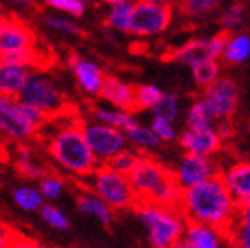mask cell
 I'll use <instances>...</instances> for the list:
<instances>
[{
	"instance_id": "52a82bcc",
	"label": "cell",
	"mask_w": 250,
	"mask_h": 248,
	"mask_svg": "<svg viewBox=\"0 0 250 248\" xmlns=\"http://www.w3.org/2000/svg\"><path fill=\"white\" fill-rule=\"evenodd\" d=\"M18 100L41 110L48 119L59 117L67 112V100L61 87L50 75L43 71H34L20 91Z\"/></svg>"
},
{
	"instance_id": "e575fe53",
	"label": "cell",
	"mask_w": 250,
	"mask_h": 248,
	"mask_svg": "<svg viewBox=\"0 0 250 248\" xmlns=\"http://www.w3.org/2000/svg\"><path fill=\"white\" fill-rule=\"evenodd\" d=\"M39 215H41V220H43L44 224L48 225V227H52V229H55V230L69 229V218H67L66 213H64L61 207H57L55 204L46 202V204L39 209Z\"/></svg>"
},
{
	"instance_id": "7a4b0ae2",
	"label": "cell",
	"mask_w": 250,
	"mask_h": 248,
	"mask_svg": "<svg viewBox=\"0 0 250 248\" xmlns=\"http://www.w3.org/2000/svg\"><path fill=\"white\" fill-rule=\"evenodd\" d=\"M179 211L187 222L211 225L226 232L238 211V202L227 190L222 176H213L181 193Z\"/></svg>"
},
{
	"instance_id": "8992f818",
	"label": "cell",
	"mask_w": 250,
	"mask_h": 248,
	"mask_svg": "<svg viewBox=\"0 0 250 248\" xmlns=\"http://www.w3.org/2000/svg\"><path fill=\"white\" fill-rule=\"evenodd\" d=\"M85 181L87 188L101 197L114 211L133 209L139 204V197L130 177L123 172L114 170L106 163H101Z\"/></svg>"
},
{
	"instance_id": "7c38bea8",
	"label": "cell",
	"mask_w": 250,
	"mask_h": 248,
	"mask_svg": "<svg viewBox=\"0 0 250 248\" xmlns=\"http://www.w3.org/2000/svg\"><path fill=\"white\" fill-rule=\"evenodd\" d=\"M226 36L227 34H217L211 38H199L187 41L185 44L178 46L176 50L168 53V59L178 64H185V66L192 67L193 64H197L201 61H208V59H222V52H224V44H226Z\"/></svg>"
},
{
	"instance_id": "7dc6e473",
	"label": "cell",
	"mask_w": 250,
	"mask_h": 248,
	"mask_svg": "<svg viewBox=\"0 0 250 248\" xmlns=\"http://www.w3.org/2000/svg\"><path fill=\"white\" fill-rule=\"evenodd\" d=\"M227 248H240V247H236V245H232V243H227Z\"/></svg>"
},
{
	"instance_id": "ab89813d",
	"label": "cell",
	"mask_w": 250,
	"mask_h": 248,
	"mask_svg": "<svg viewBox=\"0 0 250 248\" xmlns=\"http://www.w3.org/2000/svg\"><path fill=\"white\" fill-rule=\"evenodd\" d=\"M7 248H43V245H39L38 241H34L29 236L15 232V236H13V239H11V243Z\"/></svg>"
},
{
	"instance_id": "44dd1931",
	"label": "cell",
	"mask_w": 250,
	"mask_h": 248,
	"mask_svg": "<svg viewBox=\"0 0 250 248\" xmlns=\"http://www.w3.org/2000/svg\"><path fill=\"white\" fill-rule=\"evenodd\" d=\"M15 167L18 174L25 179H41L44 174H48L46 163L38 156L30 145H20L15 156Z\"/></svg>"
},
{
	"instance_id": "7402d4cb",
	"label": "cell",
	"mask_w": 250,
	"mask_h": 248,
	"mask_svg": "<svg viewBox=\"0 0 250 248\" xmlns=\"http://www.w3.org/2000/svg\"><path fill=\"white\" fill-rule=\"evenodd\" d=\"M227 243L240 248H250V202L238 206L236 216L229 229L226 230Z\"/></svg>"
},
{
	"instance_id": "bcb514c9",
	"label": "cell",
	"mask_w": 250,
	"mask_h": 248,
	"mask_svg": "<svg viewBox=\"0 0 250 248\" xmlns=\"http://www.w3.org/2000/svg\"><path fill=\"white\" fill-rule=\"evenodd\" d=\"M83 5H87V4H92V2H96V0H80Z\"/></svg>"
},
{
	"instance_id": "d4e9b609",
	"label": "cell",
	"mask_w": 250,
	"mask_h": 248,
	"mask_svg": "<svg viewBox=\"0 0 250 248\" xmlns=\"http://www.w3.org/2000/svg\"><path fill=\"white\" fill-rule=\"evenodd\" d=\"M125 133L128 145H131L137 153H149V151H154L162 144L158 140V137L154 135L153 129H151V126H146V124L137 123L130 129H126Z\"/></svg>"
},
{
	"instance_id": "f6af8a7d",
	"label": "cell",
	"mask_w": 250,
	"mask_h": 248,
	"mask_svg": "<svg viewBox=\"0 0 250 248\" xmlns=\"http://www.w3.org/2000/svg\"><path fill=\"white\" fill-rule=\"evenodd\" d=\"M172 248H188V245H187V243H185L183 239H181V241H178V243L174 245V247H172Z\"/></svg>"
},
{
	"instance_id": "d6986e66",
	"label": "cell",
	"mask_w": 250,
	"mask_h": 248,
	"mask_svg": "<svg viewBox=\"0 0 250 248\" xmlns=\"http://www.w3.org/2000/svg\"><path fill=\"white\" fill-rule=\"evenodd\" d=\"M101 100L121 110H135V87L117 77H106L100 92Z\"/></svg>"
},
{
	"instance_id": "d590c367",
	"label": "cell",
	"mask_w": 250,
	"mask_h": 248,
	"mask_svg": "<svg viewBox=\"0 0 250 248\" xmlns=\"http://www.w3.org/2000/svg\"><path fill=\"white\" fill-rule=\"evenodd\" d=\"M222 0H181V11L188 18H202L209 15Z\"/></svg>"
},
{
	"instance_id": "1f68e13d",
	"label": "cell",
	"mask_w": 250,
	"mask_h": 248,
	"mask_svg": "<svg viewBox=\"0 0 250 248\" xmlns=\"http://www.w3.org/2000/svg\"><path fill=\"white\" fill-rule=\"evenodd\" d=\"M38 181H39L38 188L46 202L57 201V199H61V197L64 195V191H66V181H64V177H61L59 174L48 172V174H44Z\"/></svg>"
},
{
	"instance_id": "6da1fadb",
	"label": "cell",
	"mask_w": 250,
	"mask_h": 248,
	"mask_svg": "<svg viewBox=\"0 0 250 248\" xmlns=\"http://www.w3.org/2000/svg\"><path fill=\"white\" fill-rule=\"evenodd\" d=\"M57 121V126L50 128V133L44 137L50 160L69 176L87 179L101 163L83 137L82 121L69 119L67 112L59 115Z\"/></svg>"
},
{
	"instance_id": "4fadbf2b",
	"label": "cell",
	"mask_w": 250,
	"mask_h": 248,
	"mask_svg": "<svg viewBox=\"0 0 250 248\" xmlns=\"http://www.w3.org/2000/svg\"><path fill=\"white\" fill-rule=\"evenodd\" d=\"M172 174L179 188L187 190V188H192L199 183L206 181L209 177L218 176L220 168L211 156H199V154L185 153L178 162V165L172 168Z\"/></svg>"
},
{
	"instance_id": "f35d334b",
	"label": "cell",
	"mask_w": 250,
	"mask_h": 248,
	"mask_svg": "<svg viewBox=\"0 0 250 248\" xmlns=\"http://www.w3.org/2000/svg\"><path fill=\"white\" fill-rule=\"evenodd\" d=\"M140 154L137 153V151H131V149H125V151H121L119 154H116V156L112 158L110 162L106 163L108 167H112L114 170L117 172H123V174H130L131 168L135 167V163L139 162Z\"/></svg>"
},
{
	"instance_id": "7bdbcfd3",
	"label": "cell",
	"mask_w": 250,
	"mask_h": 248,
	"mask_svg": "<svg viewBox=\"0 0 250 248\" xmlns=\"http://www.w3.org/2000/svg\"><path fill=\"white\" fill-rule=\"evenodd\" d=\"M13 4H16V5H21V7H29V5H34L38 0H11Z\"/></svg>"
},
{
	"instance_id": "ffe728a7",
	"label": "cell",
	"mask_w": 250,
	"mask_h": 248,
	"mask_svg": "<svg viewBox=\"0 0 250 248\" xmlns=\"http://www.w3.org/2000/svg\"><path fill=\"white\" fill-rule=\"evenodd\" d=\"M77 209L83 215L98 220L101 225H110L114 222V213H116L101 197H98L89 188H83L77 193Z\"/></svg>"
},
{
	"instance_id": "ac0fdd59",
	"label": "cell",
	"mask_w": 250,
	"mask_h": 248,
	"mask_svg": "<svg viewBox=\"0 0 250 248\" xmlns=\"http://www.w3.org/2000/svg\"><path fill=\"white\" fill-rule=\"evenodd\" d=\"M30 73H32V67L27 64L0 57V94L18 98Z\"/></svg>"
},
{
	"instance_id": "8fae6325",
	"label": "cell",
	"mask_w": 250,
	"mask_h": 248,
	"mask_svg": "<svg viewBox=\"0 0 250 248\" xmlns=\"http://www.w3.org/2000/svg\"><path fill=\"white\" fill-rule=\"evenodd\" d=\"M36 50V36L29 25L11 16H0V57Z\"/></svg>"
},
{
	"instance_id": "f546056e",
	"label": "cell",
	"mask_w": 250,
	"mask_h": 248,
	"mask_svg": "<svg viewBox=\"0 0 250 248\" xmlns=\"http://www.w3.org/2000/svg\"><path fill=\"white\" fill-rule=\"evenodd\" d=\"M215 117L208 103L201 98L192 101V105L188 106L187 115H185V124L187 128H206V126H215Z\"/></svg>"
},
{
	"instance_id": "5bb4252c",
	"label": "cell",
	"mask_w": 250,
	"mask_h": 248,
	"mask_svg": "<svg viewBox=\"0 0 250 248\" xmlns=\"http://www.w3.org/2000/svg\"><path fill=\"white\" fill-rule=\"evenodd\" d=\"M222 137L217 126L206 128H187L179 137V145L185 153L199 156H215L222 149Z\"/></svg>"
},
{
	"instance_id": "cb8c5ba5",
	"label": "cell",
	"mask_w": 250,
	"mask_h": 248,
	"mask_svg": "<svg viewBox=\"0 0 250 248\" xmlns=\"http://www.w3.org/2000/svg\"><path fill=\"white\" fill-rule=\"evenodd\" d=\"M92 119L100 121V123H103V124L116 126V128L123 129V131L130 129L131 126H135V124L139 123L137 117L133 115V112L116 108V106H112V105L94 106V108H92Z\"/></svg>"
},
{
	"instance_id": "83f0119b",
	"label": "cell",
	"mask_w": 250,
	"mask_h": 248,
	"mask_svg": "<svg viewBox=\"0 0 250 248\" xmlns=\"http://www.w3.org/2000/svg\"><path fill=\"white\" fill-rule=\"evenodd\" d=\"M247 21V7L240 0H234L222 11L220 15V27L224 34H234L243 29Z\"/></svg>"
},
{
	"instance_id": "836d02e7",
	"label": "cell",
	"mask_w": 250,
	"mask_h": 248,
	"mask_svg": "<svg viewBox=\"0 0 250 248\" xmlns=\"http://www.w3.org/2000/svg\"><path fill=\"white\" fill-rule=\"evenodd\" d=\"M43 23L48 29L55 30V32L66 34V36H82V29L80 25L73 20V16L67 15H46L43 18Z\"/></svg>"
},
{
	"instance_id": "3957f363",
	"label": "cell",
	"mask_w": 250,
	"mask_h": 248,
	"mask_svg": "<svg viewBox=\"0 0 250 248\" xmlns=\"http://www.w3.org/2000/svg\"><path fill=\"white\" fill-rule=\"evenodd\" d=\"M139 202H154L168 207H179L183 190L174 179L172 168L154 160L153 156L140 154L139 162L128 174Z\"/></svg>"
},
{
	"instance_id": "4316f807",
	"label": "cell",
	"mask_w": 250,
	"mask_h": 248,
	"mask_svg": "<svg viewBox=\"0 0 250 248\" xmlns=\"http://www.w3.org/2000/svg\"><path fill=\"white\" fill-rule=\"evenodd\" d=\"M133 4L135 0H128V2H123V4L108 5V11H106V25L110 29L117 30V32L130 34Z\"/></svg>"
},
{
	"instance_id": "60d3db41",
	"label": "cell",
	"mask_w": 250,
	"mask_h": 248,
	"mask_svg": "<svg viewBox=\"0 0 250 248\" xmlns=\"http://www.w3.org/2000/svg\"><path fill=\"white\" fill-rule=\"evenodd\" d=\"M13 236H15V230H13L9 225H5L4 222L0 220V248H7V247H9Z\"/></svg>"
},
{
	"instance_id": "603a6c76",
	"label": "cell",
	"mask_w": 250,
	"mask_h": 248,
	"mask_svg": "<svg viewBox=\"0 0 250 248\" xmlns=\"http://www.w3.org/2000/svg\"><path fill=\"white\" fill-rule=\"evenodd\" d=\"M250 59V36L247 32H234L226 36L222 61L227 64H243Z\"/></svg>"
},
{
	"instance_id": "ee69618b",
	"label": "cell",
	"mask_w": 250,
	"mask_h": 248,
	"mask_svg": "<svg viewBox=\"0 0 250 248\" xmlns=\"http://www.w3.org/2000/svg\"><path fill=\"white\" fill-rule=\"evenodd\" d=\"M105 4L108 5H114V4H123V2H128V0H103Z\"/></svg>"
},
{
	"instance_id": "5b68a950",
	"label": "cell",
	"mask_w": 250,
	"mask_h": 248,
	"mask_svg": "<svg viewBox=\"0 0 250 248\" xmlns=\"http://www.w3.org/2000/svg\"><path fill=\"white\" fill-rule=\"evenodd\" d=\"M48 117L41 110L13 96L0 94V135L13 142L25 144L41 131Z\"/></svg>"
},
{
	"instance_id": "8d00e7d4",
	"label": "cell",
	"mask_w": 250,
	"mask_h": 248,
	"mask_svg": "<svg viewBox=\"0 0 250 248\" xmlns=\"http://www.w3.org/2000/svg\"><path fill=\"white\" fill-rule=\"evenodd\" d=\"M43 2L50 9L57 11L61 15L73 16V18H78L85 13V5L80 0H43Z\"/></svg>"
},
{
	"instance_id": "9a60e30c",
	"label": "cell",
	"mask_w": 250,
	"mask_h": 248,
	"mask_svg": "<svg viewBox=\"0 0 250 248\" xmlns=\"http://www.w3.org/2000/svg\"><path fill=\"white\" fill-rule=\"evenodd\" d=\"M67 64H69V69H71L78 87L85 94L100 96L106 75L98 62L91 61V59L80 57V55H71Z\"/></svg>"
},
{
	"instance_id": "2e32d148",
	"label": "cell",
	"mask_w": 250,
	"mask_h": 248,
	"mask_svg": "<svg viewBox=\"0 0 250 248\" xmlns=\"http://www.w3.org/2000/svg\"><path fill=\"white\" fill-rule=\"evenodd\" d=\"M227 190L231 191L238 206L250 202V162L231 163L226 170L220 172Z\"/></svg>"
},
{
	"instance_id": "ba28073f",
	"label": "cell",
	"mask_w": 250,
	"mask_h": 248,
	"mask_svg": "<svg viewBox=\"0 0 250 248\" xmlns=\"http://www.w3.org/2000/svg\"><path fill=\"white\" fill-rule=\"evenodd\" d=\"M82 131L87 144L100 163H108L121 151L128 149V140L123 129L103 124L96 119L82 121Z\"/></svg>"
},
{
	"instance_id": "b9f144b4",
	"label": "cell",
	"mask_w": 250,
	"mask_h": 248,
	"mask_svg": "<svg viewBox=\"0 0 250 248\" xmlns=\"http://www.w3.org/2000/svg\"><path fill=\"white\" fill-rule=\"evenodd\" d=\"M140 2H151V4H162V5H176L179 4L181 0H140Z\"/></svg>"
},
{
	"instance_id": "c3c4849f",
	"label": "cell",
	"mask_w": 250,
	"mask_h": 248,
	"mask_svg": "<svg viewBox=\"0 0 250 248\" xmlns=\"http://www.w3.org/2000/svg\"><path fill=\"white\" fill-rule=\"evenodd\" d=\"M43 248H53V247H43Z\"/></svg>"
},
{
	"instance_id": "74e56055",
	"label": "cell",
	"mask_w": 250,
	"mask_h": 248,
	"mask_svg": "<svg viewBox=\"0 0 250 248\" xmlns=\"http://www.w3.org/2000/svg\"><path fill=\"white\" fill-rule=\"evenodd\" d=\"M149 126L162 144H170L178 139L176 123H170V121H165V119H158V117H151Z\"/></svg>"
},
{
	"instance_id": "277c9868",
	"label": "cell",
	"mask_w": 250,
	"mask_h": 248,
	"mask_svg": "<svg viewBox=\"0 0 250 248\" xmlns=\"http://www.w3.org/2000/svg\"><path fill=\"white\" fill-rule=\"evenodd\" d=\"M144 225L149 248H172L183 239L187 218L179 207H168L154 202H139L133 207Z\"/></svg>"
},
{
	"instance_id": "d6a6232c",
	"label": "cell",
	"mask_w": 250,
	"mask_h": 248,
	"mask_svg": "<svg viewBox=\"0 0 250 248\" xmlns=\"http://www.w3.org/2000/svg\"><path fill=\"white\" fill-rule=\"evenodd\" d=\"M164 91L154 83H142L135 87V110H151L158 100L162 98Z\"/></svg>"
},
{
	"instance_id": "4dcf8cb0",
	"label": "cell",
	"mask_w": 250,
	"mask_h": 248,
	"mask_svg": "<svg viewBox=\"0 0 250 248\" xmlns=\"http://www.w3.org/2000/svg\"><path fill=\"white\" fill-rule=\"evenodd\" d=\"M181 112V100L178 94L172 92H164L162 98L158 100V103L151 108V117H158V119L170 121L176 123Z\"/></svg>"
},
{
	"instance_id": "f1b7e54d",
	"label": "cell",
	"mask_w": 250,
	"mask_h": 248,
	"mask_svg": "<svg viewBox=\"0 0 250 248\" xmlns=\"http://www.w3.org/2000/svg\"><path fill=\"white\" fill-rule=\"evenodd\" d=\"M190 71H192L195 85L201 87L202 91L208 89L213 82H217L218 78L222 77L220 61H217V59H208V61L197 62V64H193V66L190 67Z\"/></svg>"
},
{
	"instance_id": "484cf974",
	"label": "cell",
	"mask_w": 250,
	"mask_h": 248,
	"mask_svg": "<svg viewBox=\"0 0 250 248\" xmlns=\"http://www.w3.org/2000/svg\"><path fill=\"white\" fill-rule=\"evenodd\" d=\"M13 201L18 206L21 211H27V213H38L46 201L44 197L41 195L39 188L30 185H20L13 190Z\"/></svg>"
},
{
	"instance_id": "9c48e42d",
	"label": "cell",
	"mask_w": 250,
	"mask_h": 248,
	"mask_svg": "<svg viewBox=\"0 0 250 248\" xmlns=\"http://www.w3.org/2000/svg\"><path fill=\"white\" fill-rule=\"evenodd\" d=\"M174 20L172 5L151 4L135 0L133 15H131L130 34L139 38H154L164 34Z\"/></svg>"
},
{
	"instance_id": "e0dca14e",
	"label": "cell",
	"mask_w": 250,
	"mask_h": 248,
	"mask_svg": "<svg viewBox=\"0 0 250 248\" xmlns=\"http://www.w3.org/2000/svg\"><path fill=\"white\" fill-rule=\"evenodd\" d=\"M183 241L188 248H224V245H227V236L224 230L211 225L187 222Z\"/></svg>"
},
{
	"instance_id": "30bf717a",
	"label": "cell",
	"mask_w": 250,
	"mask_h": 248,
	"mask_svg": "<svg viewBox=\"0 0 250 248\" xmlns=\"http://www.w3.org/2000/svg\"><path fill=\"white\" fill-rule=\"evenodd\" d=\"M202 100L208 103L215 121H229L236 114L240 103L238 83L229 77H220L202 91Z\"/></svg>"
}]
</instances>
